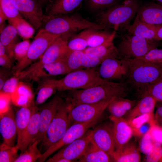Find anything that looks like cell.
<instances>
[{
  "mask_svg": "<svg viewBox=\"0 0 162 162\" xmlns=\"http://www.w3.org/2000/svg\"><path fill=\"white\" fill-rule=\"evenodd\" d=\"M13 75L5 81L0 91L11 95L13 94L20 81L17 76Z\"/></svg>",
  "mask_w": 162,
  "mask_h": 162,
  "instance_id": "bcb514c9",
  "label": "cell"
},
{
  "mask_svg": "<svg viewBox=\"0 0 162 162\" xmlns=\"http://www.w3.org/2000/svg\"><path fill=\"white\" fill-rule=\"evenodd\" d=\"M140 21L152 25H162V5L150 2L139 8L136 16Z\"/></svg>",
  "mask_w": 162,
  "mask_h": 162,
  "instance_id": "ffe728a7",
  "label": "cell"
},
{
  "mask_svg": "<svg viewBox=\"0 0 162 162\" xmlns=\"http://www.w3.org/2000/svg\"><path fill=\"white\" fill-rule=\"evenodd\" d=\"M125 59L129 68L128 82L137 91L162 78V66L149 63L140 58Z\"/></svg>",
  "mask_w": 162,
  "mask_h": 162,
  "instance_id": "277c9868",
  "label": "cell"
},
{
  "mask_svg": "<svg viewBox=\"0 0 162 162\" xmlns=\"http://www.w3.org/2000/svg\"><path fill=\"white\" fill-rule=\"evenodd\" d=\"M38 92L35 101V106L42 104L57 91V80L49 78L39 81Z\"/></svg>",
  "mask_w": 162,
  "mask_h": 162,
  "instance_id": "f546056e",
  "label": "cell"
},
{
  "mask_svg": "<svg viewBox=\"0 0 162 162\" xmlns=\"http://www.w3.org/2000/svg\"><path fill=\"white\" fill-rule=\"evenodd\" d=\"M159 42L126 32L122 36L121 41L117 48L119 56L123 58H140L151 50L157 48L159 45Z\"/></svg>",
  "mask_w": 162,
  "mask_h": 162,
  "instance_id": "8992f818",
  "label": "cell"
},
{
  "mask_svg": "<svg viewBox=\"0 0 162 162\" xmlns=\"http://www.w3.org/2000/svg\"><path fill=\"white\" fill-rule=\"evenodd\" d=\"M159 162H162V154L161 158L160 159V160Z\"/></svg>",
  "mask_w": 162,
  "mask_h": 162,
  "instance_id": "91938a15",
  "label": "cell"
},
{
  "mask_svg": "<svg viewBox=\"0 0 162 162\" xmlns=\"http://www.w3.org/2000/svg\"><path fill=\"white\" fill-rule=\"evenodd\" d=\"M91 29H85L77 34L72 35L67 43L68 50L72 51H84L88 47L87 39Z\"/></svg>",
  "mask_w": 162,
  "mask_h": 162,
  "instance_id": "836d02e7",
  "label": "cell"
},
{
  "mask_svg": "<svg viewBox=\"0 0 162 162\" xmlns=\"http://www.w3.org/2000/svg\"><path fill=\"white\" fill-rule=\"evenodd\" d=\"M8 20L9 24L16 29L18 35L24 40L29 39L33 35L35 29L21 16Z\"/></svg>",
  "mask_w": 162,
  "mask_h": 162,
  "instance_id": "d6a6232c",
  "label": "cell"
},
{
  "mask_svg": "<svg viewBox=\"0 0 162 162\" xmlns=\"http://www.w3.org/2000/svg\"><path fill=\"white\" fill-rule=\"evenodd\" d=\"M157 102L154 98L150 96L142 97L127 113L126 120L129 121L146 114L153 113Z\"/></svg>",
  "mask_w": 162,
  "mask_h": 162,
  "instance_id": "cb8c5ba5",
  "label": "cell"
},
{
  "mask_svg": "<svg viewBox=\"0 0 162 162\" xmlns=\"http://www.w3.org/2000/svg\"><path fill=\"white\" fill-rule=\"evenodd\" d=\"M43 22L44 25L42 29L58 35L74 33L88 29L104 30L100 25L84 18L77 14L51 17L45 16Z\"/></svg>",
  "mask_w": 162,
  "mask_h": 162,
  "instance_id": "3957f363",
  "label": "cell"
},
{
  "mask_svg": "<svg viewBox=\"0 0 162 162\" xmlns=\"http://www.w3.org/2000/svg\"><path fill=\"white\" fill-rule=\"evenodd\" d=\"M119 1L120 0H88L87 4L91 10L99 12L112 7Z\"/></svg>",
  "mask_w": 162,
  "mask_h": 162,
  "instance_id": "f35d334b",
  "label": "cell"
},
{
  "mask_svg": "<svg viewBox=\"0 0 162 162\" xmlns=\"http://www.w3.org/2000/svg\"><path fill=\"white\" fill-rule=\"evenodd\" d=\"M137 92L140 98L149 95L154 98L157 102L162 101V78Z\"/></svg>",
  "mask_w": 162,
  "mask_h": 162,
  "instance_id": "8d00e7d4",
  "label": "cell"
},
{
  "mask_svg": "<svg viewBox=\"0 0 162 162\" xmlns=\"http://www.w3.org/2000/svg\"><path fill=\"white\" fill-rule=\"evenodd\" d=\"M129 89L126 83L106 81L87 89L69 90L66 100L70 106L95 104L114 98H124Z\"/></svg>",
  "mask_w": 162,
  "mask_h": 162,
  "instance_id": "6da1fadb",
  "label": "cell"
},
{
  "mask_svg": "<svg viewBox=\"0 0 162 162\" xmlns=\"http://www.w3.org/2000/svg\"><path fill=\"white\" fill-rule=\"evenodd\" d=\"M157 110L154 115V119L162 118V101L157 102Z\"/></svg>",
  "mask_w": 162,
  "mask_h": 162,
  "instance_id": "f5cc1de1",
  "label": "cell"
},
{
  "mask_svg": "<svg viewBox=\"0 0 162 162\" xmlns=\"http://www.w3.org/2000/svg\"><path fill=\"white\" fill-rule=\"evenodd\" d=\"M162 154L161 144L154 142L150 149L146 154L145 161L148 162H159Z\"/></svg>",
  "mask_w": 162,
  "mask_h": 162,
  "instance_id": "ee69618b",
  "label": "cell"
},
{
  "mask_svg": "<svg viewBox=\"0 0 162 162\" xmlns=\"http://www.w3.org/2000/svg\"><path fill=\"white\" fill-rule=\"evenodd\" d=\"M154 142L148 130L142 136L139 149L142 153L146 154L150 149Z\"/></svg>",
  "mask_w": 162,
  "mask_h": 162,
  "instance_id": "7dc6e473",
  "label": "cell"
},
{
  "mask_svg": "<svg viewBox=\"0 0 162 162\" xmlns=\"http://www.w3.org/2000/svg\"><path fill=\"white\" fill-rule=\"evenodd\" d=\"M97 70L100 76L103 79L110 80H123L128 78L129 73L128 64L124 58H109L103 60Z\"/></svg>",
  "mask_w": 162,
  "mask_h": 162,
  "instance_id": "7c38bea8",
  "label": "cell"
},
{
  "mask_svg": "<svg viewBox=\"0 0 162 162\" xmlns=\"http://www.w3.org/2000/svg\"><path fill=\"white\" fill-rule=\"evenodd\" d=\"M120 98L115 99L109 104L107 107L111 115L118 118L122 117L128 113L124 109Z\"/></svg>",
  "mask_w": 162,
  "mask_h": 162,
  "instance_id": "7bdbcfd3",
  "label": "cell"
},
{
  "mask_svg": "<svg viewBox=\"0 0 162 162\" xmlns=\"http://www.w3.org/2000/svg\"><path fill=\"white\" fill-rule=\"evenodd\" d=\"M140 0H124L112 7L99 12L96 22L105 30H112L125 34L130 26V22L141 6Z\"/></svg>",
  "mask_w": 162,
  "mask_h": 162,
  "instance_id": "7a4b0ae2",
  "label": "cell"
},
{
  "mask_svg": "<svg viewBox=\"0 0 162 162\" xmlns=\"http://www.w3.org/2000/svg\"><path fill=\"white\" fill-rule=\"evenodd\" d=\"M69 105L64 101L49 125L41 145L46 151L59 141L71 125L69 117Z\"/></svg>",
  "mask_w": 162,
  "mask_h": 162,
  "instance_id": "ba28073f",
  "label": "cell"
},
{
  "mask_svg": "<svg viewBox=\"0 0 162 162\" xmlns=\"http://www.w3.org/2000/svg\"><path fill=\"white\" fill-rule=\"evenodd\" d=\"M42 5L48 3L51 0H37Z\"/></svg>",
  "mask_w": 162,
  "mask_h": 162,
  "instance_id": "6f0895ef",
  "label": "cell"
},
{
  "mask_svg": "<svg viewBox=\"0 0 162 162\" xmlns=\"http://www.w3.org/2000/svg\"><path fill=\"white\" fill-rule=\"evenodd\" d=\"M40 112L35 106L27 126L24 132L19 148L21 152L26 150L37 139L39 132Z\"/></svg>",
  "mask_w": 162,
  "mask_h": 162,
  "instance_id": "7402d4cb",
  "label": "cell"
},
{
  "mask_svg": "<svg viewBox=\"0 0 162 162\" xmlns=\"http://www.w3.org/2000/svg\"><path fill=\"white\" fill-rule=\"evenodd\" d=\"M91 140L113 159L116 148L112 123H104L92 130Z\"/></svg>",
  "mask_w": 162,
  "mask_h": 162,
  "instance_id": "9a60e30c",
  "label": "cell"
},
{
  "mask_svg": "<svg viewBox=\"0 0 162 162\" xmlns=\"http://www.w3.org/2000/svg\"><path fill=\"white\" fill-rule=\"evenodd\" d=\"M149 63L162 66V49L155 48L140 58Z\"/></svg>",
  "mask_w": 162,
  "mask_h": 162,
  "instance_id": "b9f144b4",
  "label": "cell"
},
{
  "mask_svg": "<svg viewBox=\"0 0 162 162\" xmlns=\"http://www.w3.org/2000/svg\"><path fill=\"white\" fill-rule=\"evenodd\" d=\"M18 146H10L4 143L0 145V162H14L19 156Z\"/></svg>",
  "mask_w": 162,
  "mask_h": 162,
  "instance_id": "74e56055",
  "label": "cell"
},
{
  "mask_svg": "<svg viewBox=\"0 0 162 162\" xmlns=\"http://www.w3.org/2000/svg\"><path fill=\"white\" fill-rule=\"evenodd\" d=\"M158 2L159 4L162 5V0H155Z\"/></svg>",
  "mask_w": 162,
  "mask_h": 162,
  "instance_id": "680465c9",
  "label": "cell"
},
{
  "mask_svg": "<svg viewBox=\"0 0 162 162\" xmlns=\"http://www.w3.org/2000/svg\"><path fill=\"white\" fill-rule=\"evenodd\" d=\"M114 161L106 152L100 148L91 139L85 152L78 160L80 162H108Z\"/></svg>",
  "mask_w": 162,
  "mask_h": 162,
  "instance_id": "4316f807",
  "label": "cell"
},
{
  "mask_svg": "<svg viewBox=\"0 0 162 162\" xmlns=\"http://www.w3.org/2000/svg\"><path fill=\"white\" fill-rule=\"evenodd\" d=\"M7 54L4 47L0 42V65L2 68L10 69L12 68L13 61Z\"/></svg>",
  "mask_w": 162,
  "mask_h": 162,
  "instance_id": "c3c4849f",
  "label": "cell"
},
{
  "mask_svg": "<svg viewBox=\"0 0 162 162\" xmlns=\"http://www.w3.org/2000/svg\"><path fill=\"white\" fill-rule=\"evenodd\" d=\"M0 114L8 110L11 107V95L0 91Z\"/></svg>",
  "mask_w": 162,
  "mask_h": 162,
  "instance_id": "681fc988",
  "label": "cell"
},
{
  "mask_svg": "<svg viewBox=\"0 0 162 162\" xmlns=\"http://www.w3.org/2000/svg\"><path fill=\"white\" fill-rule=\"evenodd\" d=\"M154 124L162 128V118L154 119Z\"/></svg>",
  "mask_w": 162,
  "mask_h": 162,
  "instance_id": "9f6ffc18",
  "label": "cell"
},
{
  "mask_svg": "<svg viewBox=\"0 0 162 162\" xmlns=\"http://www.w3.org/2000/svg\"><path fill=\"white\" fill-rule=\"evenodd\" d=\"M40 141L36 139L27 149L21 152L14 162H34L38 160L42 154L38 148Z\"/></svg>",
  "mask_w": 162,
  "mask_h": 162,
  "instance_id": "d590c367",
  "label": "cell"
},
{
  "mask_svg": "<svg viewBox=\"0 0 162 162\" xmlns=\"http://www.w3.org/2000/svg\"><path fill=\"white\" fill-rule=\"evenodd\" d=\"M100 117L90 121L76 123L71 125L62 138L57 142L51 146L37 160L43 162L56 151L66 146L83 136L90 128L96 124Z\"/></svg>",
  "mask_w": 162,
  "mask_h": 162,
  "instance_id": "8fae6325",
  "label": "cell"
},
{
  "mask_svg": "<svg viewBox=\"0 0 162 162\" xmlns=\"http://www.w3.org/2000/svg\"><path fill=\"white\" fill-rule=\"evenodd\" d=\"M113 159L115 162H139L141 161V156L136 145L128 142L120 152H115Z\"/></svg>",
  "mask_w": 162,
  "mask_h": 162,
  "instance_id": "4dcf8cb0",
  "label": "cell"
},
{
  "mask_svg": "<svg viewBox=\"0 0 162 162\" xmlns=\"http://www.w3.org/2000/svg\"><path fill=\"white\" fill-rule=\"evenodd\" d=\"M92 130H89L83 136L63 146L51 159L63 158L74 162L83 154L91 139Z\"/></svg>",
  "mask_w": 162,
  "mask_h": 162,
  "instance_id": "2e32d148",
  "label": "cell"
},
{
  "mask_svg": "<svg viewBox=\"0 0 162 162\" xmlns=\"http://www.w3.org/2000/svg\"><path fill=\"white\" fill-rule=\"evenodd\" d=\"M11 1L21 16L35 30L42 25L45 16L43 11L42 5L37 0Z\"/></svg>",
  "mask_w": 162,
  "mask_h": 162,
  "instance_id": "4fadbf2b",
  "label": "cell"
},
{
  "mask_svg": "<svg viewBox=\"0 0 162 162\" xmlns=\"http://www.w3.org/2000/svg\"><path fill=\"white\" fill-rule=\"evenodd\" d=\"M6 20H8L7 17L0 8V26L4 24Z\"/></svg>",
  "mask_w": 162,
  "mask_h": 162,
  "instance_id": "11a10c76",
  "label": "cell"
},
{
  "mask_svg": "<svg viewBox=\"0 0 162 162\" xmlns=\"http://www.w3.org/2000/svg\"><path fill=\"white\" fill-rule=\"evenodd\" d=\"M64 101L60 96L56 95L40 112L39 132L36 139L40 142L43 140L49 125Z\"/></svg>",
  "mask_w": 162,
  "mask_h": 162,
  "instance_id": "e0dca14e",
  "label": "cell"
},
{
  "mask_svg": "<svg viewBox=\"0 0 162 162\" xmlns=\"http://www.w3.org/2000/svg\"><path fill=\"white\" fill-rule=\"evenodd\" d=\"M116 32L115 31L92 29L87 39L88 47H94L102 45L115 37Z\"/></svg>",
  "mask_w": 162,
  "mask_h": 162,
  "instance_id": "1f68e13d",
  "label": "cell"
},
{
  "mask_svg": "<svg viewBox=\"0 0 162 162\" xmlns=\"http://www.w3.org/2000/svg\"><path fill=\"white\" fill-rule=\"evenodd\" d=\"M113 37L102 45L94 47H88L84 51L100 59L102 61L109 58H117L119 56L117 48L115 46Z\"/></svg>",
  "mask_w": 162,
  "mask_h": 162,
  "instance_id": "83f0119b",
  "label": "cell"
},
{
  "mask_svg": "<svg viewBox=\"0 0 162 162\" xmlns=\"http://www.w3.org/2000/svg\"><path fill=\"white\" fill-rule=\"evenodd\" d=\"M18 34L16 29L10 25L0 32V42L4 47L7 54L13 60L15 46L18 43Z\"/></svg>",
  "mask_w": 162,
  "mask_h": 162,
  "instance_id": "f1b7e54d",
  "label": "cell"
},
{
  "mask_svg": "<svg viewBox=\"0 0 162 162\" xmlns=\"http://www.w3.org/2000/svg\"><path fill=\"white\" fill-rule=\"evenodd\" d=\"M83 0H51L46 8V16L51 17L69 14L77 10Z\"/></svg>",
  "mask_w": 162,
  "mask_h": 162,
  "instance_id": "44dd1931",
  "label": "cell"
},
{
  "mask_svg": "<svg viewBox=\"0 0 162 162\" xmlns=\"http://www.w3.org/2000/svg\"><path fill=\"white\" fill-rule=\"evenodd\" d=\"M106 81L100 76L97 68L80 69L70 72L63 78L57 80V90L62 91L87 89Z\"/></svg>",
  "mask_w": 162,
  "mask_h": 162,
  "instance_id": "5b68a950",
  "label": "cell"
},
{
  "mask_svg": "<svg viewBox=\"0 0 162 162\" xmlns=\"http://www.w3.org/2000/svg\"><path fill=\"white\" fill-rule=\"evenodd\" d=\"M116 98L95 104H82L73 106L69 105V114L71 125L88 122L100 117L109 104Z\"/></svg>",
  "mask_w": 162,
  "mask_h": 162,
  "instance_id": "30bf717a",
  "label": "cell"
},
{
  "mask_svg": "<svg viewBox=\"0 0 162 162\" xmlns=\"http://www.w3.org/2000/svg\"><path fill=\"white\" fill-rule=\"evenodd\" d=\"M61 35L49 32L41 28L30 44L26 57L12 68L14 75L20 72L41 57L52 43Z\"/></svg>",
  "mask_w": 162,
  "mask_h": 162,
  "instance_id": "52a82bcc",
  "label": "cell"
},
{
  "mask_svg": "<svg viewBox=\"0 0 162 162\" xmlns=\"http://www.w3.org/2000/svg\"><path fill=\"white\" fill-rule=\"evenodd\" d=\"M155 40L158 41L162 40V25L158 29Z\"/></svg>",
  "mask_w": 162,
  "mask_h": 162,
  "instance_id": "db71d44e",
  "label": "cell"
},
{
  "mask_svg": "<svg viewBox=\"0 0 162 162\" xmlns=\"http://www.w3.org/2000/svg\"><path fill=\"white\" fill-rule=\"evenodd\" d=\"M109 118L112 124L116 148L115 152H118L131 137L133 134V130L126 119L123 118L111 115Z\"/></svg>",
  "mask_w": 162,
  "mask_h": 162,
  "instance_id": "ac0fdd59",
  "label": "cell"
},
{
  "mask_svg": "<svg viewBox=\"0 0 162 162\" xmlns=\"http://www.w3.org/2000/svg\"><path fill=\"white\" fill-rule=\"evenodd\" d=\"M84 53V51H72L68 50L63 61L69 73L82 69Z\"/></svg>",
  "mask_w": 162,
  "mask_h": 162,
  "instance_id": "e575fe53",
  "label": "cell"
},
{
  "mask_svg": "<svg viewBox=\"0 0 162 162\" xmlns=\"http://www.w3.org/2000/svg\"><path fill=\"white\" fill-rule=\"evenodd\" d=\"M35 105L22 106L17 110L15 120L17 130V145L19 148L23 134L33 113Z\"/></svg>",
  "mask_w": 162,
  "mask_h": 162,
  "instance_id": "d4e9b609",
  "label": "cell"
},
{
  "mask_svg": "<svg viewBox=\"0 0 162 162\" xmlns=\"http://www.w3.org/2000/svg\"><path fill=\"white\" fill-rule=\"evenodd\" d=\"M0 132L4 143L11 146H14L17 130L15 115L11 108L0 114Z\"/></svg>",
  "mask_w": 162,
  "mask_h": 162,
  "instance_id": "d6986e66",
  "label": "cell"
},
{
  "mask_svg": "<svg viewBox=\"0 0 162 162\" xmlns=\"http://www.w3.org/2000/svg\"><path fill=\"white\" fill-rule=\"evenodd\" d=\"M0 8L7 17L8 20L21 16L11 0H0Z\"/></svg>",
  "mask_w": 162,
  "mask_h": 162,
  "instance_id": "60d3db41",
  "label": "cell"
},
{
  "mask_svg": "<svg viewBox=\"0 0 162 162\" xmlns=\"http://www.w3.org/2000/svg\"><path fill=\"white\" fill-rule=\"evenodd\" d=\"M84 52L82 63V69L97 68L102 62L95 56Z\"/></svg>",
  "mask_w": 162,
  "mask_h": 162,
  "instance_id": "f6af8a7d",
  "label": "cell"
},
{
  "mask_svg": "<svg viewBox=\"0 0 162 162\" xmlns=\"http://www.w3.org/2000/svg\"><path fill=\"white\" fill-rule=\"evenodd\" d=\"M10 69L3 68L0 70V90H1L5 81L9 78L10 75L13 74Z\"/></svg>",
  "mask_w": 162,
  "mask_h": 162,
  "instance_id": "816d5d0a",
  "label": "cell"
},
{
  "mask_svg": "<svg viewBox=\"0 0 162 162\" xmlns=\"http://www.w3.org/2000/svg\"><path fill=\"white\" fill-rule=\"evenodd\" d=\"M160 26L142 22L136 17L127 32L143 38L155 40L158 29Z\"/></svg>",
  "mask_w": 162,
  "mask_h": 162,
  "instance_id": "484cf974",
  "label": "cell"
},
{
  "mask_svg": "<svg viewBox=\"0 0 162 162\" xmlns=\"http://www.w3.org/2000/svg\"><path fill=\"white\" fill-rule=\"evenodd\" d=\"M149 131L154 142L162 144V128L154 124H152Z\"/></svg>",
  "mask_w": 162,
  "mask_h": 162,
  "instance_id": "f907efd6",
  "label": "cell"
},
{
  "mask_svg": "<svg viewBox=\"0 0 162 162\" xmlns=\"http://www.w3.org/2000/svg\"><path fill=\"white\" fill-rule=\"evenodd\" d=\"M30 44L28 39L18 42L14 50V58L17 63L22 61L26 56Z\"/></svg>",
  "mask_w": 162,
  "mask_h": 162,
  "instance_id": "ab89813d",
  "label": "cell"
},
{
  "mask_svg": "<svg viewBox=\"0 0 162 162\" xmlns=\"http://www.w3.org/2000/svg\"><path fill=\"white\" fill-rule=\"evenodd\" d=\"M74 34L68 33L59 36L48 47L40 59L33 64L39 65L63 61L68 50L67 46L68 41Z\"/></svg>",
  "mask_w": 162,
  "mask_h": 162,
  "instance_id": "5bb4252c",
  "label": "cell"
},
{
  "mask_svg": "<svg viewBox=\"0 0 162 162\" xmlns=\"http://www.w3.org/2000/svg\"><path fill=\"white\" fill-rule=\"evenodd\" d=\"M34 95L30 85L26 82L19 81L15 91L11 95V101L15 105L28 106L34 103Z\"/></svg>",
  "mask_w": 162,
  "mask_h": 162,
  "instance_id": "603a6c76",
  "label": "cell"
},
{
  "mask_svg": "<svg viewBox=\"0 0 162 162\" xmlns=\"http://www.w3.org/2000/svg\"><path fill=\"white\" fill-rule=\"evenodd\" d=\"M63 61L48 64L35 65L33 64L26 70H23L15 75L20 80H32L38 81L51 76L69 73Z\"/></svg>",
  "mask_w": 162,
  "mask_h": 162,
  "instance_id": "9c48e42d",
  "label": "cell"
}]
</instances>
